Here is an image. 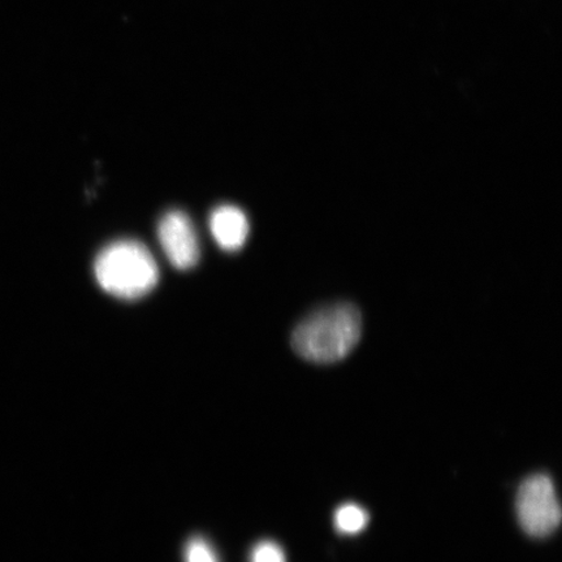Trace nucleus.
Instances as JSON below:
<instances>
[{"instance_id": "nucleus-1", "label": "nucleus", "mask_w": 562, "mask_h": 562, "mask_svg": "<svg viewBox=\"0 0 562 562\" xmlns=\"http://www.w3.org/2000/svg\"><path fill=\"white\" fill-rule=\"evenodd\" d=\"M362 318L351 304H335L307 315L294 328L292 347L308 362L328 364L344 360L360 341Z\"/></svg>"}, {"instance_id": "nucleus-2", "label": "nucleus", "mask_w": 562, "mask_h": 562, "mask_svg": "<svg viewBox=\"0 0 562 562\" xmlns=\"http://www.w3.org/2000/svg\"><path fill=\"white\" fill-rule=\"evenodd\" d=\"M98 284L117 299L137 300L158 284L156 259L135 240L112 243L98 255L94 265Z\"/></svg>"}, {"instance_id": "nucleus-3", "label": "nucleus", "mask_w": 562, "mask_h": 562, "mask_svg": "<svg viewBox=\"0 0 562 562\" xmlns=\"http://www.w3.org/2000/svg\"><path fill=\"white\" fill-rule=\"evenodd\" d=\"M518 522L533 538H544L558 529L561 507L550 476L536 474L519 486L516 497Z\"/></svg>"}, {"instance_id": "nucleus-4", "label": "nucleus", "mask_w": 562, "mask_h": 562, "mask_svg": "<svg viewBox=\"0 0 562 562\" xmlns=\"http://www.w3.org/2000/svg\"><path fill=\"white\" fill-rule=\"evenodd\" d=\"M158 238L161 249L175 269L191 270L199 262V238L192 221L182 211H170L161 217Z\"/></svg>"}, {"instance_id": "nucleus-5", "label": "nucleus", "mask_w": 562, "mask_h": 562, "mask_svg": "<svg viewBox=\"0 0 562 562\" xmlns=\"http://www.w3.org/2000/svg\"><path fill=\"white\" fill-rule=\"evenodd\" d=\"M210 228L222 249L235 251L248 240L249 222L240 209L220 206L210 216Z\"/></svg>"}, {"instance_id": "nucleus-6", "label": "nucleus", "mask_w": 562, "mask_h": 562, "mask_svg": "<svg viewBox=\"0 0 562 562\" xmlns=\"http://www.w3.org/2000/svg\"><path fill=\"white\" fill-rule=\"evenodd\" d=\"M370 521L367 509L355 503L342 504L337 508L334 516L336 530L342 536H356L364 529Z\"/></svg>"}, {"instance_id": "nucleus-7", "label": "nucleus", "mask_w": 562, "mask_h": 562, "mask_svg": "<svg viewBox=\"0 0 562 562\" xmlns=\"http://www.w3.org/2000/svg\"><path fill=\"white\" fill-rule=\"evenodd\" d=\"M184 562H221L214 547L202 537L189 539L184 551Z\"/></svg>"}, {"instance_id": "nucleus-8", "label": "nucleus", "mask_w": 562, "mask_h": 562, "mask_svg": "<svg viewBox=\"0 0 562 562\" xmlns=\"http://www.w3.org/2000/svg\"><path fill=\"white\" fill-rule=\"evenodd\" d=\"M250 562H286L283 548L272 540H262L252 547Z\"/></svg>"}]
</instances>
